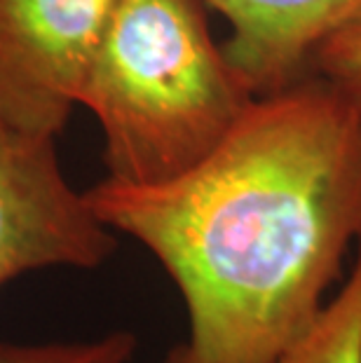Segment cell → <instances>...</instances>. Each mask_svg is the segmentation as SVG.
Returning a JSON list of instances; mask_svg holds the SVG:
<instances>
[{
    "mask_svg": "<svg viewBox=\"0 0 361 363\" xmlns=\"http://www.w3.org/2000/svg\"><path fill=\"white\" fill-rule=\"evenodd\" d=\"M84 195L181 293L188 335L162 363H277L361 242V106L310 73L253 99L190 172Z\"/></svg>",
    "mask_w": 361,
    "mask_h": 363,
    "instance_id": "6da1fadb",
    "label": "cell"
},
{
    "mask_svg": "<svg viewBox=\"0 0 361 363\" xmlns=\"http://www.w3.org/2000/svg\"><path fill=\"white\" fill-rule=\"evenodd\" d=\"M256 99L202 0H120L82 84L109 179L155 185L218 148Z\"/></svg>",
    "mask_w": 361,
    "mask_h": 363,
    "instance_id": "7a4b0ae2",
    "label": "cell"
},
{
    "mask_svg": "<svg viewBox=\"0 0 361 363\" xmlns=\"http://www.w3.org/2000/svg\"><path fill=\"white\" fill-rule=\"evenodd\" d=\"M118 239L61 172L57 138L0 118V289L48 267L94 269Z\"/></svg>",
    "mask_w": 361,
    "mask_h": 363,
    "instance_id": "3957f363",
    "label": "cell"
},
{
    "mask_svg": "<svg viewBox=\"0 0 361 363\" xmlns=\"http://www.w3.org/2000/svg\"><path fill=\"white\" fill-rule=\"evenodd\" d=\"M120 0H0V118L59 136Z\"/></svg>",
    "mask_w": 361,
    "mask_h": 363,
    "instance_id": "277c9868",
    "label": "cell"
},
{
    "mask_svg": "<svg viewBox=\"0 0 361 363\" xmlns=\"http://www.w3.org/2000/svg\"><path fill=\"white\" fill-rule=\"evenodd\" d=\"M228 19L223 50L256 96L312 73L328 33L350 19L361 0H202Z\"/></svg>",
    "mask_w": 361,
    "mask_h": 363,
    "instance_id": "5b68a950",
    "label": "cell"
},
{
    "mask_svg": "<svg viewBox=\"0 0 361 363\" xmlns=\"http://www.w3.org/2000/svg\"><path fill=\"white\" fill-rule=\"evenodd\" d=\"M277 363H361V242L340 291Z\"/></svg>",
    "mask_w": 361,
    "mask_h": 363,
    "instance_id": "8992f818",
    "label": "cell"
},
{
    "mask_svg": "<svg viewBox=\"0 0 361 363\" xmlns=\"http://www.w3.org/2000/svg\"><path fill=\"white\" fill-rule=\"evenodd\" d=\"M139 340L129 330L82 340V342L19 345L0 337V363H129Z\"/></svg>",
    "mask_w": 361,
    "mask_h": 363,
    "instance_id": "52a82bcc",
    "label": "cell"
},
{
    "mask_svg": "<svg viewBox=\"0 0 361 363\" xmlns=\"http://www.w3.org/2000/svg\"><path fill=\"white\" fill-rule=\"evenodd\" d=\"M312 73L333 82L361 106V7L324 38L314 54Z\"/></svg>",
    "mask_w": 361,
    "mask_h": 363,
    "instance_id": "ba28073f",
    "label": "cell"
}]
</instances>
